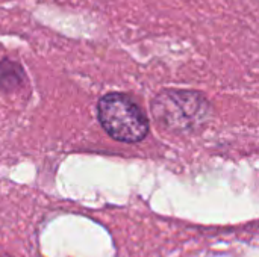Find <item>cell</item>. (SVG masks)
<instances>
[{
    "label": "cell",
    "mask_w": 259,
    "mask_h": 257,
    "mask_svg": "<svg viewBox=\"0 0 259 257\" xmlns=\"http://www.w3.org/2000/svg\"><path fill=\"white\" fill-rule=\"evenodd\" d=\"M153 114L170 130H190L209 115L208 101L190 91H165L153 103Z\"/></svg>",
    "instance_id": "cell-2"
},
{
    "label": "cell",
    "mask_w": 259,
    "mask_h": 257,
    "mask_svg": "<svg viewBox=\"0 0 259 257\" xmlns=\"http://www.w3.org/2000/svg\"><path fill=\"white\" fill-rule=\"evenodd\" d=\"M24 80V73L21 67L12 61L0 62V88L12 91L18 88Z\"/></svg>",
    "instance_id": "cell-3"
},
{
    "label": "cell",
    "mask_w": 259,
    "mask_h": 257,
    "mask_svg": "<svg viewBox=\"0 0 259 257\" xmlns=\"http://www.w3.org/2000/svg\"><path fill=\"white\" fill-rule=\"evenodd\" d=\"M99 121L105 132L120 142L135 144L149 133V120L141 108L126 94L111 92L99 101Z\"/></svg>",
    "instance_id": "cell-1"
}]
</instances>
